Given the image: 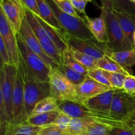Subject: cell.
<instances>
[{
	"instance_id": "obj_1",
	"label": "cell",
	"mask_w": 135,
	"mask_h": 135,
	"mask_svg": "<svg viewBox=\"0 0 135 135\" xmlns=\"http://www.w3.org/2000/svg\"><path fill=\"white\" fill-rule=\"evenodd\" d=\"M19 51L20 63L25 73L40 82H49V74L51 67L39 55L33 52L17 34Z\"/></svg>"
},
{
	"instance_id": "obj_2",
	"label": "cell",
	"mask_w": 135,
	"mask_h": 135,
	"mask_svg": "<svg viewBox=\"0 0 135 135\" xmlns=\"http://www.w3.org/2000/svg\"><path fill=\"white\" fill-rule=\"evenodd\" d=\"M135 115V98L123 90H116L113 94L108 117L112 127H120L128 123Z\"/></svg>"
},
{
	"instance_id": "obj_3",
	"label": "cell",
	"mask_w": 135,
	"mask_h": 135,
	"mask_svg": "<svg viewBox=\"0 0 135 135\" xmlns=\"http://www.w3.org/2000/svg\"><path fill=\"white\" fill-rule=\"evenodd\" d=\"M22 73L24 77L25 110L26 115L28 117L32 112L34 107L40 101L49 96H51L50 85L49 82H40L35 80L30 75L25 73L23 70Z\"/></svg>"
},
{
	"instance_id": "obj_4",
	"label": "cell",
	"mask_w": 135,
	"mask_h": 135,
	"mask_svg": "<svg viewBox=\"0 0 135 135\" xmlns=\"http://www.w3.org/2000/svg\"><path fill=\"white\" fill-rule=\"evenodd\" d=\"M49 83L51 96L55 98L58 103L66 101L79 102L76 86L73 84L57 67L51 68L49 74Z\"/></svg>"
},
{
	"instance_id": "obj_5",
	"label": "cell",
	"mask_w": 135,
	"mask_h": 135,
	"mask_svg": "<svg viewBox=\"0 0 135 135\" xmlns=\"http://www.w3.org/2000/svg\"><path fill=\"white\" fill-rule=\"evenodd\" d=\"M61 36L69 47L75 49L96 59L105 55L109 56L113 50L107 43L100 42L94 38L90 39H80L70 35L65 30H59Z\"/></svg>"
},
{
	"instance_id": "obj_6",
	"label": "cell",
	"mask_w": 135,
	"mask_h": 135,
	"mask_svg": "<svg viewBox=\"0 0 135 135\" xmlns=\"http://www.w3.org/2000/svg\"><path fill=\"white\" fill-rule=\"evenodd\" d=\"M54 11L63 30L70 35L80 39L94 38L86 26L83 17H75L62 11L53 0H46Z\"/></svg>"
},
{
	"instance_id": "obj_7",
	"label": "cell",
	"mask_w": 135,
	"mask_h": 135,
	"mask_svg": "<svg viewBox=\"0 0 135 135\" xmlns=\"http://www.w3.org/2000/svg\"><path fill=\"white\" fill-rule=\"evenodd\" d=\"M101 15L106 24L108 45L113 51L131 50L127 42L121 28L115 16L113 9L101 7Z\"/></svg>"
},
{
	"instance_id": "obj_8",
	"label": "cell",
	"mask_w": 135,
	"mask_h": 135,
	"mask_svg": "<svg viewBox=\"0 0 135 135\" xmlns=\"http://www.w3.org/2000/svg\"><path fill=\"white\" fill-rule=\"evenodd\" d=\"M24 11L26 21L32 30L33 32L38 38L42 48L53 60L55 61L58 64H61L63 53L59 51L53 43L41 24L38 21L35 14H34L31 11L25 6Z\"/></svg>"
},
{
	"instance_id": "obj_9",
	"label": "cell",
	"mask_w": 135,
	"mask_h": 135,
	"mask_svg": "<svg viewBox=\"0 0 135 135\" xmlns=\"http://www.w3.org/2000/svg\"><path fill=\"white\" fill-rule=\"evenodd\" d=\"M12 105H13L12 119L8 129L13 125L25 123H26L28 117L26 115L25 106L23 73L20 65L17 68L13 93V98H12Z\"/></svg>"
},
{
	"instance_id": "obj_10",
	"label": "cell",
	"mask_w": 135,
	"mask_h": 135,
	"mask_svg": "<svg viewBox=\"0 0 135 135\" xmlns=\"http://www.w3.org/2000/svg\"><path fill=\"white\" fill-rule=\"evenodd\" d=\"M17 72V68L11 64H4L2 68L0 69L4 105L7 120V127L6 131L10 125L12 119V98Z\"/></svg>"
},
{
	"instance_id": "obj_11",
	"label": "cell",
	"mask_w": 135,
	"mask_h": 135,
	"mask_svg": "<svg viewBox=\"0 0 135 135\" xmlns=\"http://www.w3.org/2000/svg\"><path fill=\"white\" fill-rule=\"evenodd\" d=\"M0 34L5 43L9 63L18 68L20 63L17 34L15 33L0 4Z\"/></svg>"
},
{
	"instance_id": "obj_12",
	"label": "cell",
	"mask_w": 135,
	"mask_h": 135,
	"mask_svg": "<svg viewBox=\"0 0 135 135\" xmlns=\"http://www.w3.org/2000/svg\"><path fill=\"white\" fill-rule=\"evenodd\" d=\"M18 35L20 36L22 40L25 42L26 46L33 51L39 55L47 65L50 66L51 68H57L59 65L58 63L54 60H53L42 48V46L40 44L38 38L35 36L34 33L33 32L32 30L31 29L30 26H29L26 17L24 18L22 21V25H21V28H20Z\"/></svg>"
},
{
	"instance_id": "obj_13",
	"label": "cell",
	"mask_w": 135,
	"mask_h": 135,
	"mask_svg": "<svg viewBox=\"0 0 135 135\" xmlns=\"http://www.w3.org/2000/svg\"><path fill=\"white\" fill-rule=\"evenodd\" d=\"M117 90L112 88L95 97L85 100L82 104L94 115V117L108 116L110 112L113 94Z\"/></svg>"
},
{
	"instance_id": "obj_14",
	"label": "cell",
	"mask_w": 135,
	"mask_h": 135,
	"mask_svg": "<svg viewBox=\"0 0 135 135\" xmlns=\"http://www.w3.org/2000/svg\"><path fill=\"white\" fill-rule=\"evenodd\" d=\"M0 4L13 31L18 34L25 18L22 2L21 0H1Z\"/></svg>"
},
{
	"instance_id": "obj_15",
	"label": "cell",
	"mask_w": 135,
	"mask_h": 135,
	"mask_svg": "<svg viewBox=\"0 0 135 135\" xmlns=\"http://www.w3.org/2000/svg\"><path fill=\"white\" fill-rule=\"evenodd\" d=\"M110 89L112 88L98 83L88 76L81 84L76 86L78 99L81 104L85 100L95 97Z\"/></svg>"
},
{
	"instance_id": "obj_16",
	"label": "cell",
	"mask_w": 135,
	"mask_h": 135,
	"mask_svg": "<svg viewBox=\"0 0 135 135\" xmlns=\"http://www.w3.org/2000/svg\"><path fill=\"white\" fill-rule=\"evenodd\" d=\"M86 26L94 38L98 42L108 44L106 24L102 15L97 18H90L87 15L83 16Z\"/></svg>"
},
{
	"instance_id": "obj_17",
	"label": "cell",
	"mask_w": 135,
	"mask_h": 135,
	"mask_svg": "<svg viewBox=\"0 0 135 135\" xmlns=\"http://www.w3.org/2000/svg\"><path fill=\"white\" fill-rule=\"evenodd\" d=\"M59 109L71 118H82V117H94V115L83 104L73 101L59 102Z\"/></svg>"
},
{
	"instance_id": "obj_18",
	"label": "cell",
	"mask_w": 135,
	"mask_h": 135,
	"mask_svg": "<svg viewBox=\"0 0 135 135\" xmlns=\"http://www.w3.org/2000/svg\"><path fill=\"white\" fill-rule=\"evenodd\" d=\"M115 16L121 28L127 42L131 48H135L133 35L135 31V18L122 12L113 10Z\"/></svg>"
},
{
	"instance_id": "obj_19",
	"label": "cell",
	"mask_w": 135,
	"mask_h": 135,
	"mask_svg": "<svg viewBox=\"0 0 135 135\" xmlns=\"http://www.w3.org/2000/svg\"><path fill=\"white\" fill-rule=\"evenodd\" d=\"M39 11V17L46 23L58 30H64L54 11L46 0H36Z\"/></svg>"
},
{
	"instance_id": "obj_20",
	"label": "cell",
	"mask_w": 135,
	"mask_h": 135,
	"mask_svg": "<svg viewBox=\"0 0 135 135\" xmlns=\"http://www.w3.org/2000/svg\"><path fill=\"white\" fill-rule=\"evenodd\" d=\"M109 56L125 69L135 65V48L117 51H112Z\"/></svg>"
},
{
	"instance_id": "obj_21",
	"label": "cell",
	"mask_w": 135,
	"mask_h": 135,
	"mask_svg": "<svg viewBox=\"0 0 135 135\" xmlns=\"http://www.w3.org/2000/svg\"><path fill=\"white\" fill-rule=\"evenodd\" d=\"M36 17L37 19L39 21L40 23L41 24L42 27L44 28V29L45 30L46 32L47 33L48 36L50 37L51 40L52 41L53 43H54V44H55V46H56L57 48L59 51H61L62 53H63V51H65V50H67V49H68V46L66 44L64 40L63 39L62 36H61L59 30L54 28V27H52V26H50V25L46 23L44 21H43V20L39 17V16L36 15Z\"/></svg>"
},
{
	"instance_id": "obj_22",
	"label": "cell",
	"mask_w": 135,
	"mask_h": 135,
	"mask_svg": "<svg viewBox=\"0 0 135 135\" xmlns=\"http://www.w3.org/2000/svg\"><path fill=\"white\" fill-rule=\"evenodd\" d=\"M59 112H50L30 115L27 117L26 122L28 125L38 127L47 126L54 123Z\"/></svg>"
},
{
	"instance_id": "obj_23",
	"label": "cell",
	"mask_w": 135,
	"mask_h": 135,
	"mask_svg": "<svg viewBox=\"0 0 135 135\" xmlns=\"http://www.w3.org/2000/svg\"><path fill=\"white\" fill-rule=\"evenodd\" d=\"M96 66V68L100 69L108 72L119 73L125 75H131L127 70L121 67L118 63L108 55H105L101 59H97Z\"/></svg>"
},
{
	"instance_id": "obj_24",
	"label": "cell",
	"mask_w": 135,
	"mask_h": 135,
	"mask_svg": "<svg viewBox=\"0 0 135 135\" xmlns=\"http://www.w3.org/2000/svg\"><path fill=\"white\" fill-rule=\"evenodd\" d=\"M50 112H60L57 100L53 96H49L40 101L34 107L30 115L39 114Z\"/></svg>"
},
{
	"instance_id": "obj_25",
	"label": "cell",
	"mask_w": 135,
	"mask_h": 135,
	"mask_svg": "<svg viewBox=\"0 0 135 135\" xmlns=\"http://www.w3.org/2000/svg\"><path fill=\"white\" fill-rule=\"evenodd\" d=\"M93 121L91 117L71 118L66 131L70 135H81L86 127Z\"/></svg>"
},
{
	"instance_id": "obj_26",
	"label": "cell",
	"mask_w": 135,
	"mask_h": 135,
	"mask_svg": "<svg viewBox=\"0 0 135 135\" xmlns=\"http://www.w3.org/2000/svg\"><path fill=\"white\" fill-rule=\"evenodd\" d=\"M41 127L25 123L10 127L3 135H38Z\"/></svg>"
},
{
	"instance_id": "obj_27",
	"label": "cell",
	"mask_w": 135,
	"mask_h": 135,
	"mask_svg": "<svg viewBox=\"0 0 135 135\" xmlns=\"http://www.w3.org/2000/svg\"><path fill=\"white\" fill-rule=\"evenodd\" d=\"M61 64L67 66V67L73 69V70L83 74V75H86V76L88 75V69L86 68L84 66L80 64L76 59H75L72 55V54H71V52L69 51L68 49L63 52Z\"/></svg>"
},
{
	"instance_id": "obj_28",
	"label": "cell",
	"mask_w": 135,
	"mask_h": 135,
	"mask_svg": "<svg viewBox=\"0 0 135 135\" xmlns=\"http://www.w3.org/2000/svg\"><path fill=\"white\" fill-rule=\"evenodd\" d=\"M112 128L110 125L96 121L93 119L81 135H109Z\"/></svg>"
},
{
	"instance_id": "obj_29",
	"label": "cell",
	"mask_w": 135,
	"mask_h": 135,
	"mask_svg": "<svg viewBox=\"0 0 135 135\" xmlns=\"http://www.w3.org/2000/svg\"><path fill=\"white\" fill-rule=\"evenodd\" d=\"M57 69L75 86L81 84L87 76L63 64H59Z\"/></svg>"
},
{
	"instance_id": "obj_30",
	"label": "cell",
	"mask_w": 135,
	"mask_h": 135,
	"mask_svg": "<svg viewBox=\"0 0 135 135\" xmlns=\"http://www.w3.org/2000/svg\"><path fill=\"white\" fill-rule=\"evenodd\" d=\"M68 50L74 57V58L76 59L80 64L84 66L86 68H87L88 69L96 68V60H97L96 59L90 56V55H86L81 51L72 48V47H68Z\"/></svg>"
},
{
	"instance_id": "obj_31",
	"label": "cell",
	"mask_w": 135,
	"mask_h": 135,
	"mask_svg": "<svg viewBox=\"0 0 135 135\" xmlns=\"http://www.w3.org/2000/svg\"><path fill=\"white\" fill-rule=\"evenodd\" d=\"M113 10L122 12L135 18V3L129 0H111Z\"/></svg>"
},
{
	"instance_id": "obj_32",
	"label": "cell",
	"mask_w": 135,
	"mask_h": 135,
	"mask_svg": "<svg viewBox=\"0 0 135 135\" xmlns=\"http://www.w3.org/2000/svg\"><path fill=\"white\" fill-rule=\"evenodd\" d=\"M104 73L110 83L112 88L115 89L123 90L124 81L126 76L128 75L119 73H111L105 71H104Z\"/></svg>"
},
{
	"instance_id": "obj_33",
	"label": "cell",
	"mask_w": 135,
	"mask_h": 135,
	"mask_svg": "<svg viewBox=\"0 0 135 135\" xmlns=\"http://www.w3.org/2000/svg\"><path fill=\"white\" fill-rule=\"evenodd\" d=\"M87 76L97 81L98 83H101V84H104V85L106 86L109 87L110 88H113L112 87L110 83L108 80V78L104 74V71L100 69L94 68L88 69Z\"/></svg>"
},
{
	"instance_id": "obj_34",
	"label": "cell",
	"mask_w": 135,
	"mask_h": 135,
	"mask_svg": "<svg viewBox=\"0 0 135 135\" xmlns=\"http://www.w3.org/2000/svg\"><path fill=\"white\" fill-rule=\"evenodd\" d=\"M38 135H70L55 124L47 125L40 128Z\"/></svg>"
},
{
	"instance_id": "obj_35",
	"label": "cell",
	"mask_w": 135,
	"mask_h": 135,
	"mask_svg": "<svg viewBox=\"0 0 135 135\" xmlns=\"http://www.w3.org/2000/svg\"><path fill=\"white\" fill-rule=\"evenodd\" d=\"M53 1L62 11L75 17H80V16L78 14L77 11L73 6L71 0H53Z\"/></svg>"
},
{
	"instance_id": "obj_36",
	"label": "cell",
	"mask_w": 135,
	"mask_h": 135,
	"mask_svg": "<svg viewBox=\"0 0 135 135\" xmlns=\"http://www.w3.org/2000/svg\"><path fill=\"white\" fill-rule=\"evenodd\" d=\"M0 122H1V129H2V134H1V135H3L5 131H6L7 127V120L5 105H4L2 86H1V75H0Z\"/></svg>"
},
{
	"instance_id": "obj_37",
	"label": "cell",
	"mask_w": 135,
	"mask_h": 135,
	"mask_svg": "<svg viewBox=\"0 0 135 135\" xmlns=\"http://www.w3.org/2000/svg\"><path fill=\"white\" fill-rule=\"evenodd\" d=\"M71 118L63 112H59L55 121L53 124L57 125L59 128L64 131H67L69 125L70 123Z\"/></svg>"
},
{
	"instance_id": "obj_38",
	"label": "cell",
	"mask_w": 135,
	"mask_h": 135,
	"mask_svg": "<svg viewBox=\"0 0 135 135\" xmlns=\"http://www.w3.org/2000/svg\"><path fill=\"white\" fill-rule=\"evenodd\" d=\"M123 90L131 95L135 94V76L130 75L126 76Z\"/></svg>"
},
{
	"instance_id": "obj_39",
	"label": "cell",
	"mask_w": 135,
	"mask_h": 135,
	"mask_svg": "<svg viewBox=\"0 0 135 135\" xmlns=\"http://www.w3.org/2000/svg\"><path fill=\"white\" fill-rule=\"evenodd\" d=\"M92 0H71L73 6L75 8V10L77 13H81V14L86 15V7L88 2H92Z\"/></svg>"
},
{
	"instance_id": "obj_40",
	"label": "cell",
	"mask_w": 135,
	"mask_h": 135,
	"mask_svg": "<svg viewBox=\"0 0 135 135\" xmlns=\"http://www.w3.org/2000/svg\"><path fill=\"white\" fill-rule=\"evenodd\" d=\"M109 135H135L129 127H112Z\"/></svg>"
},
{
	"instance_id": "obj_41",
	"label": "cell",
	"mask_w": 135,
	"mask_h": 135,
	"mask_svg": "<svg viewBox=\"0 0 135 135\" xmlns=\"http://www.w3.org/2000/svg\"><path fill=\"white\" fill-rule=\"evenodd\" d=\"M21 1L24 6L31 11L34 14L39 16V11H38V5H37L36 0H21Z\"/></svg>"
},
{
	"instance_id": "obj_42",
	"label": "cell",
	"mask_w": 135,
	"mask_h": 135,
	"mask_svg": "<svg viewBox=\"0 0 135 135\" xmlns=\"http://www.w3.org/2000/svg\"><path fill=\"white\" fill-rule=\"evenodd\" d=\"M0 54H1V56H2L3 59L4 63L5 64H10L6 47H5V43H4L2 37H1V34H0Z\"/></svg>"
},
{
	"instance_id": "obj_43",
	"label": "cell",
	"mask_w": 135,
	"mask_h": 135,
	"mask_svg": "<svg viewBox=\"0 0 135 135\" xmlns=\"http://www.w3.org/2000/svg\"><path fill=\"white\" fill-rule=\"evenodd\" d=\"M100 1H101L102 7L113 9V5H112L111 0H100Z\"/></svg>"
},
{
	"instance_id": "obj_44",
	"label": "cell",
	"mask_w": 135,
	"mask_h": 135,
	"mask_svg": "<svg viewBox=\"0 0 135 135\" xmlns=\"http://www.w3.org/2000/svg\"><path fill=\"white\" fill-rule=\"evenodd\" d=\"M125 127H129L135 134V123H131L129 122L125 124Z\"/></svg>"
},
{
	"instance_id": "obj_45",
	"label": "cell",
	"mask_w": 135,
	"mask_h": 135,
	"mask_svg": "<svg viewBox=\"0 0 135 135\" xmlns=\"http://www.w3.org/2000/svg\"><path fill=\"white\" fill-rule=\"evenodd\" d=\"M4 61H3V59L2 56H1V54H0V69L3 67V66L4 65Z\"/></svg>"
},
{
	"instance_id": "obj_46",
	"label": "cell",
	"mask_w": 135,
	"mask_h": 135,
	"mask_svg": "<svg viewBox=\"0 0 135 135\" xmlns=\"http://www.w3.org/2000/svg\"><path fill=\"white\" fill-rule=\"evenodd\" d=\"M133 96H134V97L135 98V94L133 95ZM129 122H131V123H135V115H134V116H133V118H132L131 119V121H129ZM129 122H128V123H129Z\"/></svg>"
},
{
	"instance_id": "obj_47",
	"label": "cell",
	"mask_w": 135,
	"mask_h": 135,
	"mask_svg": "<svg viewBox=\"0 0 135 135\" xmlns=\"http://www.w3.org/2000/svg\"><path fill=\"white\" fill-rule=\"evenodd\" d=\"M1 134H2V129H1V125L0 122V135H1Z\"/></svg>"
},
{
	"instance_id": "obj_48",
	"label": "cell",
	"mask_w": 135,
	"mask_h": 135,
	"mask_svg": "<svg viewBox=\"0 0 135 135\" xmlns=\"http://www.w3.org/2000/svg\"><path fill=\"white\" fill-rule=\"evenodd\" d=\"M133 42H134V44L135 46V31L134 32V35H133Z\"/></svg>"
},
{
	"instance_id": "obj_49",
	"label": "cell",
	"mask_w": 135,
	"mask_h": 135,
	"mask_svg": "<svg viewBox=\"0 0 135 135\" xmlns=\"http://www.w3.org/2000/svg\"><path fill=\"white\" fill-rule=\"evenodd\" d=\"M129 1H131V2H133V3H135V0H129Z\"/></svg>"
},
{
	"instance_id": "obj_50",
	"label": "cell",
	"mask_w": 135,
	"mask_h": 135,
	"mask_svg": "<svg viewBox=\"0 0 135 135\" xmlns=\"http://www.w3.org/2000/svg\"><path fill=\"white\" fill-rule=\"evenodd\" d=\"M1 0H0V3H1Z\"/></svg>"
}]
</instances>
